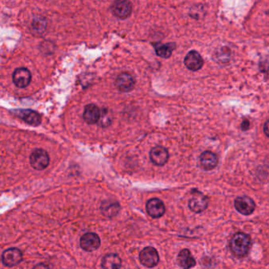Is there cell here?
I'll return each mask as SVG.
<instances>
[{
  "mask_svg": "<svg viewBox=\"0 0 269 269\" xmlns=\"http://www.w3.org/2000/svg\"><path fill=\"white\" fill-rule=\"evenodd\" d=\"M230 247L234 255L237 257H245L251 247V238L243 232L236 233L231 240Z\"/></svg>",
  "mask_w": 269,
  "mask_h": 269,
  "instance_id": "6da1fadb",
  "label": "cell"
},
{
  "mask_svg": "<svg viewBox=\"0 0 269 269\" xmlns=\"http://www.w3.org/2000/svg\"><path fill=\"white\" fill-rule=\"evenodd\" d=\"M49 156L44 149H38L34 150L30 156V164L34 169L42 170L49 165Z\"/></svg>",
  "mask_w": 269,
  "mask_h": 269,
  "instance_id": "7a4b0ae2",
  "label": "cell"
},
{
  "mask_svg": "<svg viewBox=\"0 0 269 269\" xmlns=\"http://www.w3.org/2000/svg\"><path fill=\"white\" fill-rule=\"evenodd\" d=\"M208 198L199 191H194L189 202L190 210L195 213H202L208 208Z\"/></svg>",
  "mask_w": 269,
  "mask_h": 269,
  "instance_id": "3957f363",
  "label": "cell"
},
{
  "mask_svg": "<svg viewBox=\"0 0 269 269\" xmlns=\"http://www.w3.org/2000/svg\"><path fill=\"white\" fill-rule=\"evenodd\" d=\"M139 259L144 266L151 269L157 265L160 261V257L157 249L151 246H148L141 250L139 255Z\"/></svg>",
  "mask_w": 269,
  "mask_h": 269,
  "instance_id": "277c9868",
  "label": "cell"
},
{
  "mask_svg": "<svg viewBox=\"0 0 269 269\" xmlns=\"http://www.w3.org/2000/svg\"><path fill=\"white\" fill-rule=\"evenodd\" d=\"M14 114L34 127H37L41 123L40 115L36 111L30 109H18L14 111Z\"/></svg>",
  "mask_w": 269,
  "mask_h": 269,
  "instance_id": "5b68a950",
  "label": "cell"
},
{
  "mask_svg": "<svg viewBox=\"0 0 269 269\" xmlns=\"http://www.w3.org/2000/svg\"><path fill=\"white\" fill-rule=\"evenodd\" d=\"M235 207L237 212L245 216H249L255 210L256 204L253 199L249 197H238L235 202Z\"/></svg>",
  "mask_w": 269,
  "mask_h": 269,
  "instance_id": "8992f818",
  "label": "cell"
},
{
  "mask_svg": "<svg viewBox=\"0 0 269 269\" xmlns=\"http://www.w3.org/2000/svg\"><path fill=\"white\" fill-rule=\"evenodd\" d=\"M2 261L6 267H14L22 261V253L17 248L6 249L2 253Z\"/></svg>",
  "mask_w": 269,
  "mask_h": 269,
  "instance_id": "52a82bcc",
  "label": "cell"
},
{
  "mask_svg": "<svg viewBox=\"0 0 269 269\" xmlns=\"http://www.w3.org/2000/svg\"><path fill=\"white\" fill-rule=\"evenodd\" d=\"M81 247L87 252L94 251L101 245L99 236L95 233L85 234L80 240Z\"/></svg>",
  "mask_w": 269,
  "mask_h": 269,
  "instance_id": "ba28073f",
  "label": "cell"
},
{
  "mask_svg": "<svg viewBox=\"0 0 269 269\" xmlns=\"http://www.w3.org/2000/svg\"><path fill=\"white\" fill-rule=\"evenodd\" d=\"M32 75L30 70L26 68H18L13 73V81L17 87L26 88L30 85Z\"/></svg>",
  "mask_w": 269,
  "mask_h": 269,
  "instance_id": "9c48e42d",
  "label": "cell"
},
{
  "mask_svg": "<svg viewBox=\"0 0 269 269\" xmlns=\"http://www.w3.org/2000/svg\"><path fill=\"white\" fill-rule=\"evenodd\" d=\"M149 157H150L151 161L155 165L164 166L168 161V151L167 150L165 147L158 145L151 149Z\"/></svg>",
  "mask_w": 269,
  "mask_h": 269,
  "instance_id": "30bf717a",
  "label": "cell"
},
{
  "mask_svg": "<svg viewBox=\"0 0 269 269\" xmlns=\"http://www.w3.org/2000/svg\"><path fill=\"white\" fill-rule=\"evenodd\" d=\"M146 210L151 217L157 219V218L164 216L166 208H165V204L162 201L160 200L158 198H152L147 202Z\"/></svg>",
  "mask_w": 269,
  "mask_h": 269,
  "instance_id": "8fae6325",
  "label": "cell"
},
{
  "mask_svg": "<svg viewBox=\"0 0 269 269\" xmlns=\"http://www.w3.org/2000/svg\"><path fill=\"white\" fill-rule=\"evenodd\" d=\"M111 8L113 14L120 19L128 18L132 12V4L129 1H117Z\"/></svg>",
  "mask_w": 269,
  "mask_h": 269,
  "instance_id": "7c38bea8",
  "label": "cell"
},
{
  "mask_svg": "<svg viewBox=\"0 0 269 269\" xmlns=\"http://www.w3.org/2000/svg\"><path fill=\"white\" fill-rule=\"evenodd\" d=\"M115 86L119 91L128 93L134 89L135 81L130 73H121L115 80Z\"/></svg>",
  "mask_w": 269,
  "mask_h": 269,
  "instance_id": "4fadbf2b",
  "label": "cell"
},
{
  "mask_svg": "<svg viewBox=\"0 0 269 269\" xmlns=\"http://www.w3.org/2000/svg\"><path fill=\"white\" fill-rule=\"evenodd\" d=\"M184 64L187 69L192 71H198L204 65V60L196 51H190L185 57Z\"/></svg>",
  "mask_w": 269,
  "mask_h": 269,
  "instance_id": "5bb4252c",
  "label": "cell"
},
{
  "mask_svg": "<svg viewBox=\"0 0 269 269\" xmlns=\"http://www.w3.org/2000/svg\"><path fill=\"white\" fill-rule=\"evenodd\" d=\"M200 165L204 170H212L217 166V156L211 151H204L200 156Z\"/></svg>",
  "mask_w": 269,
  "mask_h": 269,
  "instance_id": "9a60e30c",
  "label": "cell"
},
{
  "mask_svg": "<svg viewBox=\"0 0 269 269\" xmlns=\"http://www.w3.org/2000/svg\"><path fill=\"white\" fill-rule=\"evenodd\" d=\"M101 118V111L97 105L89 104L85 107L83 119L89 124H94L99 121Z\"/></svg>",
  "mask_w": 269,
  "mask_h": 269,
  "instance_id": "2e32d148",
  "label": "cell"
},
{
  "mask_svg": "<svg viewBox=\"0 0 269 269\" xmlns=\"http://www.w3.org/2000/svg\"><path fill=\"white\" fill-rule=\"evenodd\" d=\"M178 265L183 269H190L196 265V261L194 259L190 250L187 249H182L178 256Z\"/></svg>",
  "mask_w": 269,
  "mask_h": 269,
  "instance_id": "e0dca14e",
  "label": "cell"
},
{
  "mask_svg": "<svg viewBox=\"0 0 269 269\" xmlns=\"http://www.w3.org/2000/svg\"><path fill=\"white\" fill-rule=\"evenodd\" d=\"M121 266V258L115 253H109L105 255L101 262V267L103 269H120Z\"/></svg>",
  "mask_w": 269,
  "mask_h": 269,
  "instance_id": "ac0fdd59",
  "label": "cell"
},
{
  "mask_svg": "<svg viewBox=\"0 0 269 269\" xmlns=\"http://www.w3.org/2000/svg\"><path fill=\"white\" fill-rule=\"evenodd\" d=\"M101 208L103 216L112 218L119 213L120 205L115 201H105L101 204Z\"/></svg>",
  "mask_w": 269,
  "mask_h": 269,
  "instance_id": "d6986e66",
  "label": "cell"
},
{
  "mask_svg": "<svg viewBox=\"0 0 269 269\" xmlns=\"http://www.w3.org/2000/svg\"><path fill=\"white\" fill-rule=\"evenodd\" d=\"M174 44H156L155 50L157 56L164 59H168L172 54L174 48Z\"/></svg>",
  "mask_w": 269,
  "mask_h": 269,
  "instance_id": "ffe728a7",
  "label": "cell"
},
{
  "mask_svg": "<svg viewBox=\"0 0 269 269\" xmlns=\"http://www.w3.org/2000/svg\"><path fill=\"white\" fill-rule=\"evenodd\" d=\"M249 128V122L247 120H244L241 123V130L242 131H246Z\"/></svg>",
  "mask_w": 269,
  "mask_h": 269,
  "instance_id": "44dd1931",
  "label": "cell"
},
{
  "mask_svg": "<svg viewBox=\"0 0 269 269\" xmlns=\"http://www.w3.org/2000/svg\"><path fill=\"white\" fill-rule=\"evenodd\" d=\"M33 269H50L48 265L45 264H39V265H36L35 267Z\"/></svg>",
  "mask_w": 269,
  "mask_h": 269,
  "instance_id": "7402d4cb",
  "label": "cell"
},
{
  "mask_svg": "<svg viewBox=\"0 0 269 269\" xmlns=\"http://www.w3.org/2000/svg\"><path fill=\"white\" fill-rule=\"evenodd\" d=\"M268 125H269V122H268V121H266V123H265V127H264V129H265V134H266V136H269V130H268V129H269V126H268Z\"/></svg>",
  "mask_w": 269,
  "mask_h": 269,
  "instance_id": "603a6c76",
  "label": "cell"
}]
</instances>
